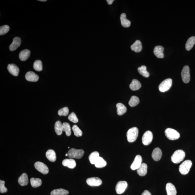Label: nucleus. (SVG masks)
<instances>
[{"label":"nucleus","mask_w":195,"mask_h":195,"mask_svg":"<svg viewBox=\"0 0 195 195\" xmlns=\"http://www.w3.org/2000/svg\"><path fill=\"white\" fill-rule=\"evenodd\" d=\"M185 156V153L183 150H178L173 153L171 156L172 161L173 163L178 164L180 163L184 159Z\"/></svg>","instance_id":"obj_1"},{"label":"nucleus","mask_w":195,"mask_h":195,"mask_svg":"<svg viewBox=\"0 0 195 195\" xmlns=\"http://www.w3.org/2000/svg\"><path fill=\"white\" fill-rule=\"evenodd\" d=\"M139 135V129L136 127L131 128L126 133L127 140L130 143L136 141Z\"/></svg>","instance_id":"obj_2"},{"label":"nucleus","mask_w":195,"mask_h":195,"mask_svg":"<svg viewBox=\"0 0 195 195\" xmlns=\"http://www.w3.org/2000/svg\"><path fill=\"white\" fill-rule=\"evenodd\" d=\"M84 151L82 149L72 148L68 153V157L71 158L81 159L83 157Z\"/></svg>","instance_id":"obj_3"},{"label":"nucleus","mask_w":195,"mask_h":195,"mask_svg":"<svg viewBox=\"0 0 195 195\" xmlns=\"http://www.w3.org/2000/svg\"><path fill=\"white\" fill-rule=\"evenodd\" d=\"M192 163L190 160H186L180 164L179 167V171L182 175L187 174L190 171L192 166Z\"/></svg>","instance_id":"obj_4"},{"label":"nucleus","mask_w":195,"mask_h":195,"mask_svg":"<svg viewBox=\"0 0 195 195\" xmlns=\"http://www.w3.org/2000/svg\"><path fill=\"white\" fill-rule=\"evenodd\" d=\"M165 134L166 137L170 140H175L180 137V133L175 129L168 128L165 131Z\"/></svg>","instance_id":"obj_5"},{"label":"nucleus","mask_w":195,"mask_h":195,"mask_svg":"<svg viewBox=\"0 0 195 195\" xmlns=\"http://www.w3.org/2000/svg\"><path fill=\"white\" fill-rule=\"evenodd\" d=\"M173 80L171 79H167L164 80L160 84L159 89L160 92H165L169 90L172 85Z\"/></svg>","instance_id":"obj_6"},{"label":"nucleus","mask_w":195,"mask_h":195,"mask_svg":"<svg viewBox=\"0 0 195 195\" xmlns=\"http://www.w3.org/2000/svg\"><path fill=\"white\" fill-rule=\"evenodd\" d=\"M182 79L185 83H188L190 80V68L188 65L183 68L181 72Z\"/></svg>","instance_id":"obj_7"},{"label":"nucleus","mask_w":195,"mask_h":195,"mask_svg":"<svg viewBox=\"0 0 195 195\" xmlns=\"http://www.w3.org/2000/svg\"><path fill=\"white\" fill-rule=\"evenodd\" d=\"M153 134L150 131L148 130L145 132L142 137V142L145 146L150 144L153 141Z\"/></svg>","instance_id":"obj_8"},{"label":"nucleus","mask_w":195,"mask_h":195,"mask_svg":"<svg viewBox=\"0 0 195 195\" xmlns=\"http://www.w3.org/2000/svg\"><path fill=\"white\" fill-rule=\"evenodd\" d=\"M35 169L40 173L42 174L46 175L48 174L49 172V169L48 166L45 164L40 162H37L35 163Z\"/></svg>","instance_id":"obj_9"},{"label":"nucleus","mask_w":195,"mask_h":195,"mask_svg":"<svg viewBox=\"0 0 195 195\" xmlns=\"http://www.w3.org/2000/svg\"><path fill=\"white\" fill-rule=\"evenodd\" d=\"M128 186V183L126 181H120L117 183L116 186V193L118 194H122L125 192Z\"/></svg>","instance_id":"obj_10"},{"label":"nucleus","mask_w":195,"mask_h":195,"mask_svg":"<svg viewBox=\"0 0 195 195\" xmlns=\"http://www.w3.org/2000/svg\"><path fill=\"white\" fill-rule=\"evenodd\" d=\"M86 183L90 186H99L102 184V181L99 177H91L87 179Z\"/></svg>","instance_id":"obj_11"},{"label":"nucleus","mask_w":195,"mask_h":195,"mask_svg":"<svg viewBox=\"0 0 195 195\" xmlns=\"http://www.w3.org/2000/svg\"><path fill=\"white\" fill-rule=\"evenodd\" d=\"M142 162V157L140 155H137L135 157L133 163L130 166L131 169L133 170H137L139 169L141 164Z\"/></svg>","instance_id":"obj_12"},{"label":"nucleus","mask_w":195,"mask_h":195,"mask_svg":"<svg viewBox=\"0 0 195 195\" xmlns=\"http://www.w3.org/2000/svg\"><path fill=\"white\" fill-rule=\"evenodd\" d=\"M7 69L10 73L15 76H18L19 72V68L15 64H9L8 65Z\"/></svg>","instance_id":"obj_13"},{"label":"nucleus","mask_w":195,"mask_h":195,"mask_svg":"<svg viewBox=\"0 0 195 195\" xmlns=\"http://www.w3.org/2000/svg\"><path fill=\"white\" fill-rule=\"evenodd\" d=\"M25 79L28 81L30 82H37L39 79V76L32 71H29L25 75Z\"/></svg>","instance_id":"obj_14"},{"label":"nucleus","mask_w":195,"mask_h":195,"mask_svg":"<svg viewBox=\"0 0 195 195\" xmlns=\"http://www.w3.org/2000/svg\"><path fill=\"white\" fill-rule=\"evenodd\" d=\"M63 166H67L69 169H73L76 167V164L75 160L72 159H65L62 162Z\"/></svg>","instance_id":"obj_15"},{"label":"nucleus","mask_w":195,"mask_h":195,"mask_svg":"<svg viewBox=\"0 0 195 195\" xmlns=\"http://www.w3.org/2000/svg\"><path fill=\"white\" fill-rule=\"evenodd\" d=\"M21 42L20 38L16 37L14 38L12 44L10 46V49L11 51L16 50L20 45Z\"/></svg>","instance_id":"obj_16"},{"label":"nucleus","mask_w":195,"mask_h":195,"mask_svg":"<svg viewBox=\"0 0 195 195\" xmlns=\"http://www.w3.org/2000/svg\"><path fill=\"white\" fill-rule=\"evenodd\" d=\"M166 190L167 195H176L177 194L175 187L171 183H168L166 184Z\"/></svg>","instance_id":"obj_17"},{"label":"nucleus","mask_w":195,"mask_h":195,"mask_svg":"<svg viewBox=\"0 0 195 195\" xmlns=\"http://www.w3.org/2000/svg\"><path fill=\"white\" fill-rule=\"evenodd\" d=\"M164 48L161 46H158L154 48V53L156 56L159 58H163L164 57L163 52Z\"/></svg>","instance_id":"obj_18"},{"label":"nucleus","mask_w":195,"mask_h":195,"mask_svg":"<svg viewBox=\"0 0 195 195\" xmlns=\"http://www.w3.org/2000/svg\"><path fill=\"white\" fill-rule=\"evenodd\" d=\"M162 156V152L160 148H156L153 150L152 154V157L156 161L160 160Z\"/></svg>","instance_id":"obj_19"},{"label":"nucleus","mask_w":195,"mask_h":195,"mask_svg":"<svg viewBox=\"0 0 195 195\" xmlns=\"http://www.w3.org/2000/svg\"><path fill=\"white\" fill-rule=\"evenodd\" d=\"M147 166L146 163H142L139 169H137L138 174L141 176L146 175L147 173Z\"/></svg>","instance_id":"obj_20"},{"label":"nucleus","mask_w":195,"mask_h":195,"mask_svg":"<svg viewBox=\"0 0 195 195\" xmlns=\"http://www.w3.org/2000/svg\"><path fill=\"white\" fill-rule=\"evenodd\" d=\"M29 180L28 175L26 173H24L20 176L18 179V183L22 186H26L28 184Z\"/></svg>","instance_id":"obj_21"},{"label":"nucleus","mask_w":195,"mask_h":195,"mask_svg":"<svg viewBox=\"0 0 195 195\" xmlns=\"http://www.w3.org/2000/svg\"><path fill=\"white\" fill-rule=\"evenodd\" d=\"M47 158L52 162H55L56 160V156L54 151L52 149H50L47 151L46 154Z\"/></svg>","instance_id":"obj_22"},{"label":"nucleus","mask_w":195,"mask_h":195,"mask_svg":"<svg viewBox=\"0 0 195 195\" xmlns=\"http://www.w3.org/2000/svg\"><path fill=\"white\" fill-rule=\"evenodd\" d=\"M30 55V51L27 49L24 50L20 52L19 55L20 59L22 61H26L29 58Z\"/></svg>","instance_id":"obj_23"},{"label":"nucleus","mask_w":195,"mask_h":195,"mask_svg":"<svg viewBox=\"0 0 195 195\" xmlns=\"http://www.w3.org/2000/svg\"><path fill=\"white\" fill-rule=\"evenodd\" d=\"M142 46L141 42L139 40H137L131 46V49L132 50L136 52H139L142 50Z\"/></svg>","instance_id":"obj_24"},{"label":"nucleus","mask_w":195,"mask_h":195,"mask_svg":"<svg viewBox=\"0 0 195 195\" xmlns=\"http://www.w3.org/2000/svg\"><path fill=\"white\" fill-rule=\"evenodd\" d=\"M120 20L122 26L125 28L129 27L130 25V21L126 18V15L125 13L121 14Z\"/></svg>","instance_id":"obj_25"},{"label":"nucleus","mask_w":195,"mask_h":195,"mask_svg":"<svg viewBox=\"0 0 195 195\" xmlns=\"http://www.w3.org/2000/svg\"><path fill=\"white\" fill-rule=\"evenodd\" d=\"M129 87L132 90H137L141 87V84L139 81L137 79H133L132 80L131 83L129 85Z\"/></svg>","instance_id":"obj_26"},{"label":"nucleus","mask_w":195,"mask_h":195,"mask_svg":"<svg viewBox=\"0 0 195 195\" xmlns=\"http://www.w3.org/2000/svg\"><path fill=\"white\" fill-rule=\"evenodd\" d=\"M117 112L119 115H122L126 113L127 109L124 105L122 103H118L116 105Z\"/></svg>","instance_id":"obj_27"},{"label":"nucleus","mask_w":195,"mask_h":195,"mask_svg":"<svg viewBox=\"0 0 195 195\" xmlns=\"http://www.w3.org/2000/svg\"><path fill=\"white\" fill-rule=\"evenodd\" d=\"M195 44V37H191L186 42L185 48L186 50H190L193 48Z\"/></svg>","instance_id":"obj_28"},{"label":"nucleus","mask_w":195,"mask_h":195,"mask_svg":"<svg viewBox=\"0 0 195 195\" xmlns=\"http://www.w3.org/2000/svg\"><path fill=\"white\" fill-rule=\"evenodd\" d=\"M68 190L63 189H55L51 192V195H67L69 194Z\"/></svg>","instance_id":"obj_29"},{"label":"nucleus","mask_w":195,"mask_h":195,"mask_svg":"<svg viewBox=\"0 0 195 195\" xmlns=\"http://www.w3.org/2000/svg\"><path fill=\"white\" fill-rule=\"evenodd\" d=\"M99 157V153L97 152H94L91 153L89 156V159L90 163L94 164L97 159Z\"/></svg>","instance_id":"obj_30"},{"label":"nucleus","mask_w":195,"mask_h":195,"mask_svg":"<svg viewBox=\"0 0 195 195\" xmlns=\"http://www.w3.org/2000/svg\"><path fill=\"white\" fill-rule=\"evenodd\" d=\"M146 67L145 65H142V66L138 68V71L140 75H142L145 77H148L150 76V74L147 72L146 70Z\"/></svg>","instance_id":"obj_31"},{"label":"nucleus","mask_w":195,"mask_h":195,"mask_svg":"<svg viewBox=\"0 0 195 195\" xmlns=\"http://www.w3.org/2000/svg\"><path fill=\"white\" fill-rule=\"evenodd\" d=\"M94 165L96 168H102L106 166L107 163L103 158L99 156L95 162Z\"/></svg>","instance_id":"obj_32"},{"label":"nucleus","mask_w":195,"mask_h":195,"mask_svg":"<svg viewBox=\"0 0 195 195\" xmlns=\"http://www.w3.org/2000/svg\"><path fill=\"white\" fill-rule=\"evenodd\" d=\"M30 182L31 185L35 188L39 187L42 183V180L39 178H32L30 179Z\"/></svg>","instance_id":"obj_33"},{"label":"nucleus","mask_w":195,"mask_h":195,"mask_svg":"<svg viewBox=\"0 0 195 195\" xmlns=\"http://www.w3.org/2000/svg\"><path fill=\"white\" fill-rule=\"evenodd\" d=\"M62 124L59 121H57L55 124V132L58 135H60L62 133Z\"/></svg>","instance_id":"obj_34"},{"label":"nucleus","mask_w":195,"mask_h":195,"mask_svg":"<svg viewBox=\"0 0 195 195\" xmlns=\"http://www.w3.org/2000/svg\"><path fill=\"white\" fill-rule=\"evenodd\" d=\"M139 103V98L136 96H133L131 98L129 102V105L131 107L137 106Z\"/></svg>","instance_id":"obj_35"},{"label":"nucleus","mask_w":195,"mask_h":195,"mask_svg":"<svg viewBox=\"0 0 195 195\" xmlns=\"http://www.w3.org/2000/svg\"><path fill=\"white\" fill-rule=\"evenodd\" d=\"M62 130L66 133L67 136H71V128L69 123H64L62 124Z\"/></svg>","instance_id":"obj_36"},{"label":"nucleus","mask_w":195,"mask_h":195,"mask_svg":"<svg viewBox=\"0 0 195 195\" xmlns=\"http://www.w3.org/2000/svg\"><path fill=\"white\" fill-rule=\"evenodd\" d=\"M33 68L35 71H41L42 70V62L41 60H37L33 64Z\"/></svg>","instance_id":"obj_37"},{"label":"nucleus","mask_w":195,"mask_h":195,"mask_svg":"<svg viewBox=\"0 0 195 195\" xmlns=\"http://www.w3.org/2000/svg\"><path fill=\"white\" fill-rule=\"evenodd\" d=\"M73 131L75 136L79 137L82 136V132L77 125H74L72 128Z\"/></svg>","instance_id":"obj_38"},{"label":"nucleus","mask_w":195,"mask_h":195,"mask_svg":"<svg viewBox=\"0 0 195 195\" xmlns=\"http://www.w3.org/2000/svg\"><path fill=\"white\" fill-rule=\"evenodd\" d=\"M69 109L67 107H64L62 109H59L58 112V115L59 116H66L69 113Z\"/></svg>","instance_id":"obj_39"},{"label":"nucleus","mask_w":195,"mask_h":195,"mask_svg":"<svg viewBox=\"0 0 195 195\" xmlns=\"http://www.w3.org/2000/svg\"><path fill=\"white\" fill-rule=\"evenodd\" d=\"M10 30V27L7 25H4L0 27V35H5Z\"/></svg>","instance_id":"obj_40"},{"label":"nucleus","mask_w":195,"mask_h":195,"mask_svg":"<svg viewBox=\"0 0 195 195\" xmlns=\"http://www.w3.org/2000/svg\"><path fill=\"white\" fill-rule=\"evenodd\" d=\"M68 119L71 122H73V123H77L79 121L77 117L76 114L74 112H72L69 116L68 117Z\"/></svg>","instance_id":"obj_41"},{"label":"nucleus","mask_w":195,"mask_h":195,"mask_svg":"<svg viewBox=\"0 0 195 195\" xmlns=\"http://www.w3.org/2000/svg\"><path fill=\"white\" fill-rule=\"evenodd\" d=\"M7 191V189L5 186V181L3 180H0V192L2 193H5Z\"/></svg>","instance_id":"obj_42"},{"label":"nucleus","mask_w":195,"mask_h":195,"mask_svg":"<svg viewBox=\"0 0 195 195\" xmlns=\"http://www.w3.org/2000/svg\"><path fill=\"white\" fill-rule=\"evenodd\" d=\"M141 195H152L150 192L147 190H145L142 194Z\"/></svg>","instance_id":"obj_43"},{"label":"nucleus","mask_w":195,"mask_h":195,"mask_svg":"<svg viewBox=\"0 0 195 195\" xmlns=\"http://www.w3.org/2000/svg\"><path fill=\"white\" fill-rule=\"evenodd\" d=\"M106 1L109 5H112L114 1V0H107Z\"/></svg>","instance_id":"obj_44"},{"label":"nucleus","mask_w":195,"mask_h":195,"mask_svg":"<svg viewBox=\"0 0 195 195\" xmlns=\"http://www.w3.org/2000/svg\"><path fill=\"white\" fill-rule=\"evenodd\" d=\"M41 1V2H46V1H46V0H39V1Z\"/></svg>","instance_id":"obj_45"},{"label":"nucleus","mask_w":195,"mask_h":195,"mask_svg":"<svg viewBox=\"0 0 195 195\" xmlns=\"http://www.w3.org/2000/svg\"><path fill=\"white\" fill-rule=\"evenodd\" d=\"M65 156H68V153H67V154H65Z\"/></svg>","instance_id":"obj_46"},{"label":"nucleus","mask_w":195,"mask_h":195,"mask_svg":"<svg viewBox=\"0 0 195 195\" xmlns=\"http://www.w3.org/2000/svg\"><path fill=\"white\" fill-rule=\"evenodd\" d=\"M68 149H69V147H68Z\"/></svg>","instance_id":"obj_47"}]
</instances>
